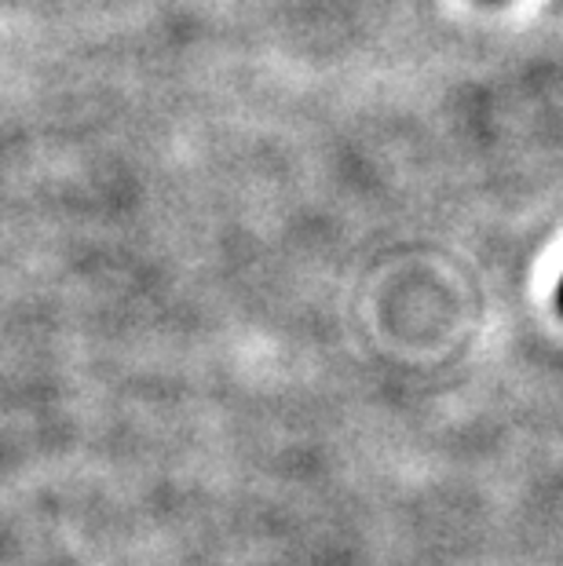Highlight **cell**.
<instances>
[{"mask_svg":"<svg viewBox=\"0 0 563 566\" xmlns=\"http://www.w3.org/2000/svg\"><path fill=\"white\" fill-rule=\"evenodd\" d=\"M556 304H560V315H563V282H560V293H556Z\"/></svg>","mask_w":563,"mask_h":566,"instance_id":"6da1fadb","label":"cell"}]
</instances>
